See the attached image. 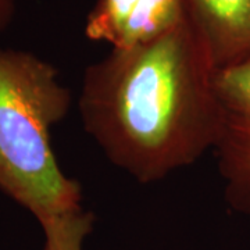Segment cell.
<instances>
[{"label": "cell", "mask_w": 250, "mask_h": 250, "mask_svg": "<svg viewBox=\"0 0 250 250\" xmlns=\"http://www.w3.org/2000/svg\"><path fill=\"white\" fill-rule=\"evenodd\" d=\"M217 72L187 16L164 35L113 47L86 67L78 99L83 129L138 182L164 179L214 149Z\"/></svg>", "instance_id": "obj_1"}, {"label": "cell", "mask_w": 250, "mask_h": 250, "mask_svg": "<svg viewBox=\"0 0 250 250\" xmlns=\"http://www.w3.org/2000/svg\"><path fill=\"white\" fill-rule=\"evenodd\" d=\"M71 104L53 64L0 49V190L39 224L82 207L81 184L62 172L50 139Z\"/></svg>", "instance_id": "obj_2"}, {"label": "cell", "mask_w": 250, "mask_h": 250, "mask_svg": "<svg viewBox=\"0 0 250 250\" xmlns=\"http://www.w3.org/2000/svg\"><path fill=\"white\" fill-rule=\"evenodd\" d=\"M221 124L214 150L227 203L250 215V62L217 72Z\"/></svg>", "instance_id": "obj_3"}, {"label": "cell", "mask_w": 250, "mask_h": 250, "mask_svg": "<svg viewBox=\"0 0 250 250\" xmlns=\"http://www.w3.org/2000/svg\"><path fill=\"white\" fill-rule=\"evenodd\" d=\"M217 70L250 62V0H185Z\"/></svg>", "instance_id": "obj_4"}, {"label": "cell", "mask_w": 250, "mask_h": 250, "mask_svg": "<svg viewBox=\"0 0 250 250\" xmlns=\"http://www.w3.org/2000/svg\"><path fill=\"white\" fill-rule=\"evenodd\" d=\"M185 18V0H141L114 47H129L153 41L179 25Z\"/></svg>", "instance_id": "obj_5"}, {"label": "cell", "mask_w": 250, "mask_h": 250, "mask_svg": "<svg viewBox=\"0 0 250 250\" xmlns=\"http://www.w3.org/2000/svg\"><path fill=\"white\" fill-rule=\"evenodd\" d=\"M141 0H98L85 24V35L93 42L118 43L125 24Z\"/></svg>", "instance_id": "obj_6"}, {"label": "cell", "mask_w": 250, "mask_h": 250, "mask_svg": "<svg viewBox=\"0 0 250 250\" xmlns=\"http://www.w3.org/2000/svg\"><path fill=\"white\" fill-rule=\"evenodd\" d=\"M93 224V213L83 207L41 224L45 235L43 250H83V242L92 232Z\"/></svg>", "instance_id": "obj_7"}, {"label": "cell", "mask_w": 250, "mask_h": 250, "mask_svg": "<svg viewBox=\"0 0 250 250\" xmlns=\"http://www.w3.org/2000/svg\"><path fill=\"white\" fill-rule=\"evenodd\" d=\"M17 10V0H0V34L13 22Z\"/></svg>", "instance_id": "obj_8"}]
</instances>
